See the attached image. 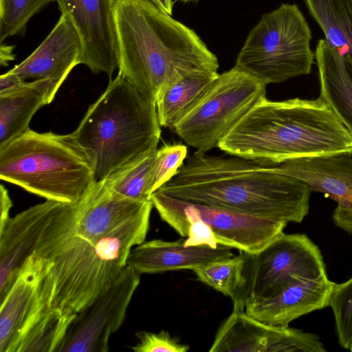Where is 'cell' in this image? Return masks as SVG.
I'll list each match as a JSON object with an SVG mask.
<instances>
[{
	"label": "cell",
	"instance_id": "6da1fadb",
	"mask_svg": "<svg viewBox=\"0 0 352 352\" xmlns=\"http://www.w3.org/2000/svg\"><path fill=\"white\" fill-rule=\"evenodd\" d=\"M197 151L158 191L193 203L273 221L300 223L312 191L302 180L270 170L267 164Z\"/></svg>",
	"mask_w": 352,
	"mask_h": 352
},
{
	"label": "cell",
	"instance_id": "7a4b0ae2",
	"mask_svg": "<svg viewBox=\"0 0 352 352\" xmlns=\"http://www.w3.org/2000/svg\"><path fill=\"white\" fill-rule=\"evenodd\" d=\"M80 201L62 204L34 254L47 261L52 305L71 314L80 311L120 277L131 249L146 239L153 207L89 241L75 234Z\"/></svg>",
	"mask_w": 352,
	"mask_h": 352
},
{
	"label": "cell",
	"instance_id": "3957f363",
	"mask_svg": "<svg viewBox=\"0 0 352 352\" xmlns=\"http://www.w3.org/2000/svg\"><path fill=\"white\" fill-rule=\"evenodd\" d=\"M118 74L148 101L185 75L217 71V57L191 28L147 0H116Z\"/></svg>",
	"mask_w": 352,
	"mask_h": 352
},
{
	"label": "cell",
	"instance_id": "277c9868",
	"mask_svg": "<svg viewBox=\"0 0 352 352\" xmlns=\"http://www.w3.org/2000/svg\"><path fill=\"white\" fill-rule=\"evenodd\" d=\"M230 155L278 164L306 157L352 154V133L319 96L254 105L219 140Z\"/></svg>",
	"mask_w": 352,
	"mask_h": 352
},
{
	"label": "cell",
	"instance_id": "5b68a950",
	"mask_svg": "<svg viewBox=\"0 0 352 352\" xmlns=\"http://www.w3.org/2000/svg\"><path fill=\"white\" fill-rule=\"evenodd\" d=\"M161 133L156 104L118 74L69 135L100 182L155 151Z\"/></svg>",
	"mask_w": 352,
	"mask_h": 352
},
{
	"label": "cell",
	"instance_id": "8992f818",
	"mask_svg": "<svg viewBox=\"0 0 352 352\" xmlns=\"http://www.w3.org/2000/svg\"><path fill=\"white\" fill-rule=\"evenodd\" d=\"M0 179L65 204L81 201L96 182L69 134L32 129L0 147Z\"/></svg>",
	"mask_w": 352,
	"mask_h": 352
},
{
	"label": "cell",
	"instance_id": "52a82bcc",
	"mask_svg": "<svg viewBox=\"0 0 352 352\" xmlns=\"http://www.w3.org/2000/svg\"><path fill=\"white\" fill-rule=\"evenodd\" d=\"M311 31L296 4L264 14L250 30L234 67L267 85L309 74L315 54Z\"/></svg>",
	"mask_w": 352,
	"mask_h": 352
},
{
	"label": "cell",
	"instance_id": "ba28073f",
	"mask_svg": "<svg viewBox=\"0 0 352 352\" xmlns=\"http://www.w3.org/2000/svg\"><path fill=\"white\" fill-rule=\"evenodd\" d=\"M242 252L243 280L233 309L275 296L296 277L327 276L319 248L305 234L283 233L256 254Z\"/></svg>",
	"mask_w": 352,
	"mask_h": 352
},
{
	"label": "cell",
	"instance_id": "9c48e42d",
	"mask_svg": "<svg viewBox=\"0 0 352 352\" xmlns=\"http://www.w3.org/2000/svg\"><path fill=\"white\" fill-rule=\"evenodd\" d=\"M266 85L235 67L219 74L199 103L175 126L186 144L207 152L254 105L266 98Z\"/></svg>",
	"mask_w": 352,
	"mask_h": 352
},
{
	"label": "cell",
	"instance_id": "30bf717a",
	"mask_svg": "<svg viewBox=\"0 0 352 352\" xmlns=\"http://www.w3.org/2000/svg\"><path fill=\"white\" fill-rule=\"evenodd\" d=\"M160 218L181 236H188L190 223L201 221L213 231L217 243L256 254L280 236L287 223L254 217L225 208L193 203L158 190L151 196Z\"/></svg>",
	"mask_w": 352,
	"mask_h": 352
},
{
	"label": "cell",
	"instance_id": "8fae6325",
	"mask_svg": "<svg viewBox=\"0 0 352 352\" xmlns=\"http://www.w3.org/2000/svg\"><path fill=\"white\" fill-rule=\"evenodd\" d=\"M140 275L127 266L113 285L76 313L57 352L108 351L110 337L124 321Z\"/></svg>",
	"mask_w": 352,
	"mask_h": 352
},
{
	"label": "cell",
	"instance_id": "7c38bea8",
	"mask_svg": "<svg viewBox=\"0 0 352 352\" xmlns=\"http://www.w3.org/2000/svg\"><path fill=\"white\" fill-rule=\"evenodd\" d=\"M210 352H325L318 336L261 322L233 309L215 334Z\"/></svg>",
	"mask_w": 352,
	"mask_h": 352
},
{
	"label": "cell",
	"instance_id": "4fadbf2b",
	"mask_svg": "<svg viewBox=\"0 0 352 352\" xmlns=\"http://www.w3.org/2000/svg\"><path fill=\"white\" fill-rule=\"evenodd\" d=\"M61 14H67L82 43L80 64L94 74L109 78L118 68L115 19L116 0H55Z\"/></svg>",
	"mask_w": 352,
	"mask_h": 352
},
{
	"label": "cell",
	"instance_id": "5bb4252c",
	"mask_svg": "<svg viewBox=\"0 0 352 352\" xmlns=\"http://www.w3.org/2000/svg\"><path fill=\"white\" fill-rule=\"evenodd\" d=\"M52 294L47 261L33 254L0 302V352H16L28 326L43 306L52 301Z\"/></svg>",
	"mask_w": 352,
	"mask_h": 352
},
{
	"label": "cell",
	"instance_id": "9a60e30c",
	"mask_svg": "<svg viewBox=\"0 0 352 352\" xmlns=\"http://www.w3.org/2000/svg\"><path fill=\"white\" fill-rule=\"evenodd\" d=\"M352 154L298 158L267 164L274 173L298 178L311 190L322 192L337 203L336 226L352 234Z\"/></svg>",
	"mask_w": 352,
	"mask_h": 352
},
{
	"label": "cell",
	"instance_id": "2e32d148",
	"mask_svg": "<svg viewBox=\"0 0 352 352\" xmlns=\"http://www.w3.org/2000/svg\"><path fill=\"white\" fill-rule=\"evenodd\" d=\"M63 204L46 200L16 214L0 227V302L32 256Z\"/></svg>",
	"mask_w": 352,
	"mask_h": 352
},
{
	"label": "cell",
	"instance_id": "e0dca14e",
	"mask_svg": "<svg viewBox=\"0 0 352 352\" xmlns=\"http://www.w3.org/2000/svg\"><path fill=\"white\" fill-rule=\"evenodd\" d=\"M82 43L69 16L61 14L40 45L9 70L25 81L50 80L59 89L73 68L80 64Z\"/></svg>",
	"mask_w": 352,
	"mask_h": 352
},
{
	"label": "cell",
	"instance_id": "ac0fdd59",
	"mask_svg": "<svg viewBox=\"0 0 352 352\" xmlns=\"http://www.w3.org/2000/svg\"><path fill=\"white\" fill-rule=\"evenodd\" d=\"M334 283L327 276L296 277L275 296L246 305L245 311L265 323L288 326L302 316L328 307Z\"/></svg>",
	"mask_w": 352,
	"mask_h": 352
},
{
	"label": "cell",
	"instance_id": "d6986e66",
	"mask_svg": "<svg viewBox=\"0 0 352 352\" xmlns=\"http://www.w3.org/2000/svg\"><path fill=\"white\" fill-rule=\"evenodd\" d=\"M184 239L168 241L153 239L134 246L126 265L139 274H156L168 271L191 270L233 256L231 248L219 245H189Z\"/></svg>",
	"mask_w": 352,
	"mask_h": 352
},
{
	"label": "cell",
	"instance_id": "ffe728a7",
	"mask_svg": "<svg viewBox=\"0 0 352 352\" xmlns=\"http://www.w3.org/2000/svg\"><path fill=\"white\" fill-rule=\"evenodd\" d=\"M153 204L120 197L107 189L102 181L95 182L80 201L75 234L94 241L111 232Z\"/></svg>",
	"mask_w": 352,
	"mask_h": 352
},
{
	"label": "cell",
	"instance_id": "44dd1931",
	"mask_svg": "<svg viewBox=\"0 0 352 352\" xmlns=\"http://www.w3.org/2000/svg\"><path fill=\"white\" fill-rule=\"evenodd\" d=\"M314 54L320 96L352 133V56L342 54L325 38L318 40Z\"/></svg>",
	"mask_w": 352,
	"mask_h": 352
},
{
	"label": "cell",
	"instance_id": "7402d4cb",
	"mask_svg": "<svg viewBox=\"0 0 352 352\" xmlns=\"http://www.w3.org/2000/svg\"><path fill=\"white\" fill-rule=\"evenodd\" d=\"M58 90L50 80L25 81L20 87L0 95V147L30 129L36 112L54 100Z\"/></svg>",
	"mask_w": 352,
	"mask_h": 352
},
{
	"label": "cell",
	"instance_id": "603a6c76",
	"mask_svg": "<svg viewBox=\"0 0 352 352\" xmlns=\"http://www.w3.org/2000/svg\"><path fill=\"white\" fill-rule=\"evenodd\" d=\"M219 74L213 70L195 71L167 86L155 103L160 126L174 129L203 98Z\"/></svg>",
	"mask_w": 352,
	"mask_h": 352
},
{
	"label": "cell",
	"instance_id": "cb8c5ba5",
	"mask_svg": "<svg viewBox=\"0 0 352 352\" xmlns=\"http://www.w3.org/2000/svg\"><path fill=\"white\" fill-rule=\"evenodd\" d=\"M75 315L47 301L28 326L16 352H57Z\"/></svg>",
	"mask_w": 352,
	"mask_h": 352
},
{
	"label": "cell",
	"instance_id": "d4e9b609",
	"mask_svg": "<svg viewBox=\"0 0 352 352\" xmlns=\"http://www.w3.org/2000/svg\"><path fill=\"white\" fill-rule=\"evenodd\" d=\"M327 41L352 56V0H304Z\"/></svg>",
	"mask_w": 352,
	"mask_h": 352
},
{
	"label": "cell",
	"instance_id": "484cf974",
	"mask_svg": "<svg viewBox=\"0 0 352 352\" xmlns=\"http://www.w3.org/2000/svg\"><path fill=\"white\" fill-rule=\"evenodd\" d=\"M156 150L102 180L104 186L120 197L142 201L150 200L153 193L151 179Z\"/></svg>",
	"mask_w": 352,
	"mask_h": 352
},
{
	"label": "cell",
	"instance_id": "4316f807",
	"mask_svg": "<svg viewBox=\"0 0 352 352\" xmlns=\"http://www.w3.org/2000/svg\"><path fill=\"white\" fill-rule=\"evenodd\" d=\"M243 267L244 257L240 251L238 256L217 261L192 271L199 281L229 296L233 302L242 285Z\"/></svg>",
	"mask_w": 352,
	"mask_h": 352
},
{
	"label": "cell",
	"instance_id": "83f0119b",
	"mask_svg": "<svg viewBox=\"0 0 352 352\" xmlns=\"http://www.w3.org/2000/svg\"><path fill=\"white\" fill-rule=\"evenodd\" d=\"M55 0H0V43L25 29L29 20Z\"/></svg>",
	"mask_w": 352,
	"mask_h": 352
},
{
	"label": "cell",
	"instance_id": "f1b7e54d",
	"mask_svg": "<svg viewBox=\"0 0 352 352\" xmlns=\"http://www.w3.org/2000/svg\"><path fill=\"white\" fill-rule=\"evenodd\" d=\"M332 309L339 344L349 349L352 344V277L334 283L329 302Z\"/></svg>",
	"mask_w": 352,
	"mask_h": 352
},
{
	"label": "cell",
	"instance_id": "f546056e",
	"mask_svg": "<svg viewBox=\"0 0 352 352\" xmlns=\"http://www.w3.org/2000/svg\"><path fill=\"white\" fill-rule=\"evenodd\" d=\"M184 144H167L156 150L152 170V188L153 192L170 181L184 163L187 156Z\"/></svg>",
	"mask_w": 352,
	"mask_h": 352
},
{
	"label": "cell",
	"instance_id": "4dcf8cb0",
	"mask_svg": "<svg viewBox=\"0 0 352 352\" xmlns=\"http://www.w3.org/2000/svg\"><path fill=\"white\" fill-rule=\"evenodd\" d=\"M135 335L139 342L131 347L135 352H187L190 349L188 344H182L179 338L172 337L168 331H141Z\"/></svg>",
	"mask_w": 352,
	"mask_h": 352
},
{
	"label": "cell",
	"instance_id": "1f68e13d",
	"mask_svg": "<svg viewBox=\"0 0 352 352\" xmlns=\"http://www.w3.org/2000/svg\"><path fill=\"white\" fill-rule=\"evenodd\" d=\"M184 244L186 246L208 245L212 248H217L219 245L211 228L201 221L190 223Z\"/></svg>",
	"mask_w": 352,
	"mask_h": 352
},
{
	"label": "cell",
	"instance_id": "d6a6232c",
	"mask_svg": "<svg viewBox=\"0 0 352 352\" xmlns=\"http://www.w3.org/2000/svg\"><path fill=\"white\" fill-rule=\"evenodd\" d=\"M25 82V80L8 71L0 76V95L13 91Z\"/></svg>",
	"mask_w": 352,
	"mask_h": 352
},
{
	"label": "cell",
	"instance_id": "836d02e7",
	"mask_svg": "<svg viewBox=\"0 0 352 352\" xmlns=\"http://www.w3.org/2000/svg\"><path fill=\"white\" fill-rule=\"evenodd\" d=\"M0 201H1V217L0 227L3 226L10 218V210L12 206V200L9 196L6 188L1 185L0 188Z\"/></svg>",
	"mask_w": 352,
	"mask_h": 352
},
{
	"label": "cell",
	"instance_id": "e575fe53",
	"mask_svg": "<svg viewBox=\"0 0 352 352\" xmlns=\"http://www.w3.org/2000/svg\"><path fill=\"white\" fill-rule=\"evenodd\" d=\"M12 47L11 45H7L1 43L0 47V63L1 65L6 66L9 61L12 60L14 59V54L12 52Z\"/></svg>",
	"mask_w": 352,
	"mask_h": 352
},
{
	"label": "cell",
	"instance_id": "d590c367",
	"mask_svg": "<svg viewBox=\"0 0 352 352\" xmlns=\"http://www.w3.org/2000/svg\"><path fill=\"white\" fill-rule=\"evenodd\" d=\"M169 15L173 14L174 2L173 0H147Z\"/></svg>",
	"mask_w": 352,
	"mask_h": 352
},
{
	"label": "cell",
	"instance_id": "8d00e7d4",
	"mask_svg": "<svg viewBox=\"0 0 352 352\" xmlns=\"http://www.w3.org/2000/svg\"><path fill=\"white\" fill-rule=\"evenodd\" d=\"M176 1H180L184 3L189 2V1H197L199 0H176Z\"/></svg>",
	"mask_w": 352,
	"mask_h": 352
},
{
	"label": "cell",
	"instance_id": "74e56055",
	"mask_svg": "<svg viewBox=\"0 0 352 352\" xmlns=\"http://www.w3.org/2000/svg\"><path fill=\"white\" fill-rule=\"evenodd\" d=\"M349 350H350L351 351H352V344L351 345V346H350V348H349Z\"/></svg>",
	"mask_w": 352,
	"mask_h": 352
}]
</instances>
